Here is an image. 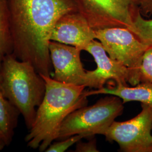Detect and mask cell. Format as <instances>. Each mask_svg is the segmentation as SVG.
Wrapping results in <instances>:
<instances>
[{
	"instance_id": "cell-14",
	"label": "cell",
	"mask_w": 152,
	"mask_h": 152,
	"mask_svg": "<svg viewBox=\"0 0 152 152\" xmlns=\"http://www.w3.org/2000/svg\"><path fill=\"white\" fill-rule=\"evenodd\" d=\"M128 29L142 42L149 46H152V19H145L139 11Z\"/></svg>"
},
{
	"instance_id": "cell-6",
	"label": "cell",
	"mask_w": 152,
	"mask_h": 152,
	"mask_svg": "<svg viewBox=\"0 0 152 152\" xmlns=\"http://www.w3.org/2000/svg\"><path fill=\"white\" fill-rule=\"evenodd\" d=\"M78 11L94 29L129 28L140 11V0H76Z\"/></svg>"
},
{
	"instance_id": "cell-1",
	"label": "cell",
	"mask_w": 152,
	"mask_h": 152,
	"mask_svg": "<svg viewBox=\"0 0 152 152\" xmlns=\"http://www.w3.org/2000/svg\"><path fill=\"white\" fill-rule=\"evenodd\" d=\"M7 3L12 54L31 63L39 75L51 76V34L61 16L78 11L76 0H7Z\"/></svg>"
},
{
	"instance_id": "cell-2",
	"label": "cell",
	"mask_w": 152,
	"mask_h": 152,
	"mask_svg": "<svg viewBox=\"0 0 152 152\" xmlns=\"http://www.w3.org/2000/svg\"><path fill=\"white\" fill-rule=\"evenodd\" d=\"M40 75L45 82L46 91L24 140L29 148L45 152L57 140L64 120L73 111L85 106L87 97L84 94V85L64 83L51 76Z\"/></svg>"
},
{
	"instance_id": "cell-17",
	"label": "cell",
	"mask_w": 152,
	"mask_h": 152,
	"mask_svg": "<svg viewBox=\"0 0 152 152\" xmlns=\"http://www.w3.org/2000/svg\"><path fill=\"white\" fill-rule=\"evenodd\" d=\"M76 152H98L96 141L95 138L88 142H81V140L77 142Z\"/></svg>"
},
{
	"instance_id": "cell-4",
	"label": "cell",
	"mask_w": 152,
	"mask_h": 152,
	"mask_svg": "<svg viewBox=\"0 0 152 152\" xmlns=\"http://www.w3.org/2000/svg\"><path fill=\"white\" fill-rule=\"evenodd\" d=\"M120 98L109 95L91 106H84L69 114L60 126L57 140L75 135L83 137L104 135L124 107Z\"/></svg>"
},
{
	"instance_id": "cell-8",
	"label": "cell",
	"mask_w": 152,
	"mask_h": 152,
	"mask_svg": "<svg viewBox=\"0 0 152 152\" xmlns=\"http://www.w3.org/2000/svg\"><path fill=\"white\" fill-rule=\"evenodd\" d=\"M85 51L92 55L97 64L95 70L86 71V87L99 89L110 80H114L117 84L125 86L127 85V82L131 84L132 77L130 70L120 62L110 58L98 40L91 41Z\"/></svg>"
},
{
	"instance_id": "cell-5",
	"label": "cell",
	"mask_w": 152,
	"mask_h": 152,
	"mask_svg": "<svg viewBox=\"0 0 152 152\" xmlns=\"http://www.w3.org/2000/svg\"><path fill=\"white\" fill-rule=\"evenodd\" d=\"M95 31L96 39L102 44L109 56L130 70L132 77L131 85L139 83L142 59L149 46L127 28H105Z\"/></svg>"
},
{
	"instance_id": "cell-10",
	"label": "cell",
	"mask_w": 152,
	"mask_h": 152,
	"mask_svg": "<svg viewBox=\"0 0 152 152\" xmlns=\"http://www.w3.org/2000/svg\"><path fill=\"white\" fill-rule=\"evenodd\" d=\"M94 39L95 29L78 11L61 16L55 23L50 36V41L71 45L81 51H85Z\"/></svg>"
},
{
	"instance_id": "cell-7",
	"label": "cell",
	"mask_w": 152,
	"mask_h": 152,
	"mask_svg": "<svg viewBox=\"0 0 152 152\" xmlns=\"http://www.w3.org/2000/svg\"><path fill=\"white\" fill-rule=\"evenodd\" d=\"M152 108L141 104L136 117L124 122L114 121L104 134L106 140L115 141L124 152H152Z\"/></svg>"
},
{
	"instance_id": "cell-15",
	"label": "cell",
	"mask_w": 152,
	"mask_h": 152,
	"mask_svg": "<svg viewBox=\"0 0 152 152\" xmlns=\"http://www.w3.org/2000/svg\"><path fill=\"white\" fill-rule=\"evenodd\" d=\"M140 80L152 83V46L147 49L143 55L140 69Z\"/></svg>"
},
{
	"instance_id": "cell-12",
	"label": "cell",
	"mask_w": 152,
	"mask_h": 152,
	"mask_svg": "<svg viewBox=\"0 0 152 152\" xmlns=\"http://www.w3.org/2000/svg\"><path fill=\"white\" fill-rule=\"evenodd\" d=\"M20 114L16 107L6 98L0 85V133L7 147L12 140Z\"/></svg>"
},
{
	"instance_id": "cell-9",
	"label": "cell",
	"mask_w": 152,
	"mask_h": 152,
	"mask_svg": "<svg viewBox=\"0 0 152 152\" xmlns=\"http://www.w3.org/2000/svg\"><path fill=\"white\" fill-rule=\"evenodd\" d=\"M49 52L54 75L57 81L75 85H84L86 71L81 60V50L76 47L50 41Z\"/></svg>"
},
{
	"instance_id": "cell-19",
	"label": "cell",
	"mask_w": 152,
	"mask_h": 152,
	"mask_svg": "<svg viewBox=\"0 0 152 152\" xmlns=\"http://www.w3.org/2000/svg\"><path fill=\"white\" fill-rule=\"evenodd\" d=\"M6 147H7V145L6 144L5 141L4 139L3 136H2V135L0 133V151L4 149Z\"/></svg>"
},
{
	"instance_id": "cell-16",
	"label": "cell",
	"mask_w": 152,
	"mask_h": 152,
	"mask_svg": "<svg viewBox=\"0 0 152 152\" xmlns=\"http://www.w3.org/2000/svg\"><path fill=\"white\" fill-rule=\"evenodd\" d=\"M84 138L81 135H75L68 137L60 141L52 142L45 151L46 152H64L73 145L77 144L82 139Z\"/></svg>"
},
{
	"instance_id": "cell-11",
	"label": "cell",
	"mask_w": 152,
	"mask_h": 152,
	"mask_svg": "<svg viewBox=\"0 0 152 152\" xmlns=\"http://www.w3.org/2000/svg\"><path fill=\"white\" fill-rule=\"evenodd\" d=\"M84 94L87 97L98 94L112 95L121 99L124 104L129 102H139L152 108V83L148 82H141L131 87L115 83L113 86L85 91Z\"/></svg>"
},
{
	"instance_id": "cell-18",
	"label": "cell",
	"mask_w": 152,
	"mask_h": 152,
	"mask_svg": "<svg viewBox=\"0 0 152 152\" xmlns=\"http://www.w3.org/2000/svg\"><path fill=\"white\" fill-rule=\"evenodd\" d=\"M139 9L142 16H152V0H140Z\"/></svg>"
},
{
	"instance_id": "cell-13",
	"label": "cell",
	"mask_w": 152,
	"mask_h": 152,
	"mask_svg": "<svg viewBox=\"0 0 152 152\" xmlns=\"http://www.w3.org/2000/svg\"><path fill=\"white\" fill-rule=\"evenodd\" d=\"M11 53L12 41L7 0H0V67L5 56Z\"/></svg>"
},
{
	"instance_id": "cell-3",
	"label": "cell",
	"mask_w": 152,
	"mask_h": 152,
	"mask_svg": "<svg viewBox=\"0 0 152 152\" xmlns=\"http://www.w3.org/2000/svg\"><path fill=\"white\" fill-rule=\"evenodd\" d=\"M0 85L6 98L19 110L30 129L46 91L43 78L31 63L11 53L2 61Z\"/></svg>"
}]
</instances>
